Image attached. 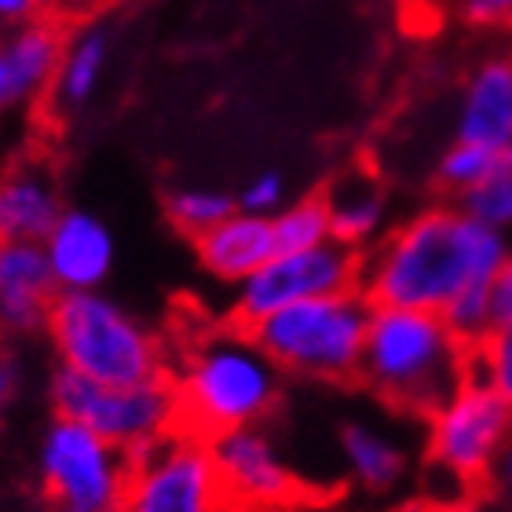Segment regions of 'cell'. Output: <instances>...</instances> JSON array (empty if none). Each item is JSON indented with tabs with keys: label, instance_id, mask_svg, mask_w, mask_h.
<instances>
[{
	"label": "cell",
	"instance_id": "8992f818",
	"mask_svg": "<svg viewBox=\"0 0 512 512\" xmlns=\"http://www.w3.org/2000/svg\"><path fill=\"white\" fill-rule=\"evenodd\" d=\"M55 417L77 421L96 436L121 447L125 454L150 447L180 428V395L169 377L143 384H99L74 370H55L52 377Z\"/></svg>",
	"mask_w": 512,
	"mask_h": 512
},
{
	"label": "cell",
	"instance_id": "f546056e",
	"mask_svg": "<svg viewBox=\"0 0 512 512\" xmlns=\"http://www.w3.org/2000/svg\"><path fill=\"white\" fill-rule=\"evenodd\" d=\"M22 388V370L11 355H0V421L8 417V410L15 406Z\"/></svg>",
	"mask_w": 512,
	"mask_h": 512
},
{
	"label": "cell",
	"instance_id": "277c9868",
	"mask_svg": "<svg viewBox=\"0 0 512 512\" xmlns=\"http://www.w3.org/2000/svg\"><path fill=\"white\" fill-rule=\"evenodd\" d=\"M59 366L99 384H143L165 377V352L147 322L103 289L59 293L48 315Z\"/></svg>",
	"mask_w": 512,
	"mask_h": 512
},
{
	"label": "cell",
	"instance_id": "ffe728a7",
	"mask_svg": "<svg viewBox=\"0 0 512 512\" xmlns=\"http://www.w3.org/2000/svg\"><path fill=\"white\" fill-rule=\"evenodd\" d=\"M341 458L352 472V480L366 491H392L406 472V450L395 443L384 428L370 421H348L341 425Z\"/></svg>",
	"mask_w": 512,
	"mask_h": 512
},
{
	"label": "cell",
	"instance_id": "6da1fadb",
	"mask_svg": "<svg viewBox=\"0 0 512 512\" xmlns=\"http://www.w3.org/2000/svg\"><path fill=\"white\" fill-rule=\"evenodd\" d=\"M509 253V235L458 205H428L377 242L359 289L374 308L443 311L465 289L491 286Z\"/></svg>",
	"mask_w": 512,
	"mask_h": 512
},
{
	"label": "cell",
	"instance_id": "52a82bcc",
	"mask_svg": "<svg viewBox=\"0 0 512 512\" xmlns=\"http://www.w3.org/2000/svg\"><path fill=\"white\" fill-rule=\"evenodd\" d=\"M132 458L92 428L55 417L37 443V480L52 512H121Z\"/></svg>",
	"mask_w": 512,
	"mask_h": 512
},
{
	"label": "cell",
	"instance_id": "d6986e66",
	"mask_svg": "<svg viewBox=\"0 0 512 512\" xmlns=\"http://www.w3.org/2000/svg\"><path fill=\"white\" fill-rule=\"evenodd\" d=\"M322 202L330 209L333 238L352 249H363L370 242H381L388 227V194L381 183L363 169H352L330 183V191L322 194Z\"/></svg>",
	"mask_w": 512,
	"mask_h": 512
},
{
	"label": "cell",
	"instance_id": "7a4b0ae2",
	"mask_svg": "<svg viewBox=\"0 0 512 512\" xmlns=\"http://www.w3.org/2000/svg\"><path fill=\"white\" fill-rule=\"evenodd\" d=\"M472 377V348L439 311L374 308L359 381L395 410L432 417Z\"/></svg>",
	"mask_w": 512,
	"mask_h": 512
},
{
	"label": "cell",
	"instance_id": "2e32d148",
	"mask_svg": "<svg viewBox=\"0 0 512 512\" xmlns=\"http://www.w3.org/2000/svg\"><path fill=\"white\" fill-rule=\"evenodd\" d=\"M194 246H198V264L216 282L242 286L256 267H264L278 253V238L271 216H253L235 209L224 224H216L213 231L194 238Z\"/></svg>",
	"mask_w": 512,
	"mask_h": 512
},
{
	"label": "cell",
	"instance_id": "4dcf8cb0",
	"mask_svg": "<svg viewBox=\"0 0 512 512\" xmlns=\"http://www.w3.org/2000/svg\"><path fill=\"white\" fill-rule=\"evenodd\" d=\"M41 0H0V30H19L37 19Z\"/></svg>",
	"mask_w": 512,
	"mask_h": 512
},
{
	"label": "cell",
	"instance_id": "d4e9b609",
	"mask_svg": "<svg viewBox=\"0 0 512 512\" xmlns=\"http://www.w3.org/2000/svg\"><path fill=\"white\" fill-rule=\"evenodd\" d=\"M472 377L491 384L512 406V326H494L476 348H472Z\"/></svg>",
	"mask_w": 512,
	"mask_h": 512
},
{
	"label": "cell",
	"instance_id": "603a6c76",
	"mask_svg": "<svg viewBox=\"0 0 512 512\" xmlns=\"http://www.w3.org/2000/svg\"><path fill=\"white\" fill-rule=\"evenodd\" d=\"M275 238H278V253H293V249H315L322 242L333 238L330 227V209L322 198H300V202L282 205L275 216Z\"/></svg>",
	"mask_w": 512,
	"mask_h": 512
},
{
	"label": "cell",
	"instance_id": "e0dca14e",
	"mask_svg": "<svg viewBox=\"0 0 512 512\" xmlns=\"http://www.w3.org/2000/svg\"><path fill=\"white\" fill-rule=\"evenodd\" d=\"M66 213L59 183L41 165H15L0 172V242H37L52 235Z\"/></svg>",
	"mask_w": 512,
	"mask_h": 512
},
{
	"label": "cell",
	"instance_id": "7c38bea8",
	"mask_svg": "<svg viewBox=\"0 0 512 512\" xmlns=\"http://www.w3.org/2000/svg\"><path fill=\"white\" fill-rule=\"evenodd\" d=\"M48 267L55 275L59 293H81V289H103L114 271L118 242L103 216L92 209H66L52 235L41 242Z\"/></svg>",
	"mask_w": 512,
	"mask_h": 512
},
{
	"label": "cell",
	"instance_id": "8fae6325",
	"mask_svg": "<svg viewBox=\"0 0 512 512\" xmlns=\"http://www.w3.org/2000/svg\"><path fill=\"white\" fill-rule=\"evenodd\" d=\"M216 472L224 483L231 505L249 509H286L297 498V472L289 469L282 450L264 428H235L209 439Z\"/></svg>",
	"mask_w": 512,
	"mask_h": 512
},
{
	"label": "cell",
	"instance_id": "5b68a950",
	"mask_svg": "<svg viewBox=\"0 0 512 512\" xmlns=\"http://www.w3.org/2000/svg\"><path fill=\"white\" fill-rule=\"evenodd\" d=\"M370 315L374 304L363 289H348L275 311L249 333L282 374L304 381H352L363 363Z\"/></svg>",
	"mask_w": 512,
	"mask_h": 512
},
{
	"label": "cell",
	"instance_id": "5bb4252c",
	"mask_svg": "<svg viewBox=\"0 0 512 512\" xmlns=\"http://www.w3.org/2000/svg\"><path fill=\"white\" fill-rule=\"evenodd\" d=\"M59 297L48 256L37 242H0V330L33 333L48 326Z\"/></svg>",
	"mask_w": 512,
	"mask_h": 512
},
{
	"label": "cell",
	"instance_id": "44dd1931",
	"mask_svg": "<svg viewBox=\"0 0 512 512\" xmlns=\"http://www.w3.org/2000/svg\"><path fill=\"white\" fill-rule=\"evenodd\" d=\"M235 209H238L235 194L220 191V187H209V183H187V187L169 191V198H165L169 220L194 238L205 235V231H213L216 224H224Z\"/></svg>",
	"mask_w": 512,
	"mask_h": 512
},
{
	"label": "cell",
	"instance_id": "ba28073f",
	"mask_svg": "<svg viewBox=\"0 0 512 512\" xmlns=\"http://www.w3.org/2000/svg\"><path fill=\"white\" fill-rule=\"evenodd\" d=\"M512 443V406L491 384L469 377L428 417V461L461 487H491V472Z\"/></svg>",
	"mask_w": 512,
	"mask_h": 512
},
{
	"label": "cell",
	"instance_id": "1f68e13d",
	"mask_svg": "<svg viewBox=\"0 0 512 512\" xmlns=\"http://www.w3.org/2000/svg\"><path fill=\"white\" fill-rule=\"evenodd\" d=\"M491 487L494 491H512V443L502 450V458L491 472Z\"/></svg>",
	"mask_w": 512,
	"mask_h": 512
},
{
	"label": "cell",
	"instance_id": "ac0fdd59",
	"mask_svg": "<svg viewBox=\"0 0 512 512\" xmlns=\"http://www.w3.org/2000/svg\"><path fill=\"white\" fill-rule=\"evenodd\" d=\"M114 59V33L103 22H88L63 44L52 77V103L63 114H81L96 103L107 85V66Z\"/></svg>",
	"mask_w": 512,
	"mask_h": 512
},
{
	"label": "cell",
	"instance_id": "3957f363",
	"mask_svg": "<svg viewBox=\"0 0 512 512\" xmlns=\"http://www.w3.org/2000/svg\"><path fill=\"white\" fill-rule=\"evenodd\" d=\"M172 384L183 425L202 439L264 425L282 399V370L249 330H220L194 341Z\"/></svg>",
	"mask_w": 512,
	"mask_h": 512
},
{
	"label": "cell",
	"instance_id": "cb8c5ba5",
	"mask_svg": "<svg viewBox=\"0 0 512 512\" xmlns=\"http://www.w3.org/2000/svg\"><path fill=\"white\" fill-rule=\"evenodd\" d=\"M461 213H469L472 220L512 235V154L487 176L483 183H476L472 191H465L461 198H454Z\"/></svg>",
	"mask_w": 512,
	"mask_h": 512
},
{
	"label": "cell",
	"instance_id": "484cf974",
	"mask_svg": "<svg viewBox=\"0 0 512 512\" xmlns=\"http://www.w3.org/2000/svg\"><path fill=\"white\" fill-rule=\"evenodd\" d=\"M443 319H447V326L454 333H458L461 341L469 344V348H476V344L487 337V333L494 330V304H491V286H472L465 289V293H458V297L450 300L447 308L439 311Z\"/></svg>",
	"mask_w": 512,
	"mask_h": 512
},
{
	"label": "cell",
	"instance_id": "83f0119b",
	"mask_svg": "<svg viewBox=\"0 0 512 512\" xmlns=\"http://www.w3.org/2000/svg\"><path fill=\"white\" fill-rule=\"evenodd\" d=\"M458 15L476 30H509L512 0H458Z\"/></svg>",
	"mask_w": 512,
	"mask_h": 512
},
{
	"label": "cell",
	"instance_id": "9a60e30c",
	"mask_svg": "<svg viewBox=\"0 0 512 512\" xmlns=\"http://www.w3.org/2000/svg\"><path fill=\"white\" fill-rule=\"evenodd\" d=\"M63 44V33L41 19L0 37V118L52 88Z\"/></svg>",
	"mask_w": 512,
	"mask_h": 512
},
{
	"label": "cell",
	"instance_id": "7402d4cb",
	"mask_svg": "<svg viewBox=\"0 0 512 512\" xmlns=\"http://www.w3.org/2000/svg\"><path fill=\"white\" fill-rule=\"evenodd\" d=\"M509 154H498V150H487L480 143H465V139H454L436 161V183L450 198H461L465 191H472L476 183H483L491 176Z\"/></svg>",
	"mask_w": 512,
	"mask_h": 512
},
{
	"label": "cell",
	"instance_id": "30bf717a",
	"mask_svg": "<svg viewBox=\"0 0 512 512\" xmlns=\"http://www.w3.org/2000/svg\"><path fill=\"white\" fill-rule=\"evenodd\" d=\"M359 282H363V253L337 238L315 249L275 253L242 286H235V319L253 330L256 322H264L275 311L348 293V289H359Z\"/></svg>",
	"mask_w": 512,
	"mask_h": 512
},
{
	"label": "cell",
	"instance_id": "4fadbf2b",
	"mask_svg": "<svg viewBox=\"0 0 512 512\" xmlns=\"http://www.w3.org/2000/svg\"><path fill=\"white\" fill-rule=\"evenodd\" d=\"M454 139L512 154V52H491L461 85Z\"/></svg>",
	"mask_w": 512,
	"mask_h": 512
},
{
	"label": "cell",
	"instance_id": "4316f807",
	"mask_svg": "<svg viewBox=\"0 0 512 512\" xmlns=\"http://www.w3.org/2000/svg\"><path fill=\"white\" fill-rule=\"evenodd\" d=\"M235 202L242 213L253 216H275L286 202V180L278 172H256L253 180L235 194Z\"/></svg>",
	"mask_w": 512,
	"mask_h": 512
},
{
	"label": "cell",
	"instance_id": "f1b7e54d",
	"mask_svg": "<svg viewBox=\"0 0 512 512\" xmlns=\"http://www.w3.org/2000/svg\"><path fill=\"white\" fill-rule=\"evenodd\" d=\"M491 304H494V326H512V253L502 264L498 278L491 282Z\"/></svg>",
	"mask_w": 512,
	"mask_h": 512
},
{
	"label": "cell",
	"instance_id": "9c48e42d",
	"mask_svg": "<svg viewBox=\"0 0 512 512\" xmlns=\"http://www.w3.org/2000/svg\"><path fill=\"white\" fill-rule=\"evenodd\" d=\"M128 458L121 512H227L231 505L209 439L191 428H176Z\"/></svg>",
	"mask_w": 512,
	"mask_h": 512
}]
</instances>
